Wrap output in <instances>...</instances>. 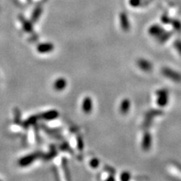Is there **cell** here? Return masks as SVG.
Masks as SVG:
<instances>
[{"label":"cell","instance_id":"obj_8","mask_svg":"<svg viewBox=\"0 0 181 181\" xmlns=\"http://www.w3.org/2000/svg\"><path fill=\"white\" fill-rule=\"evenodd\" d=\"M150 137H149V134H146L143 137V147L144 149H148L149 147V144H150Z\"/></svg>","mask_w":181,"mask_h":181},{"label":"cell","instance_id":"obj_4","mask_svg":"<svg viewBox=\"0 0 181 181\" xmlns=\"http://www.w3.org/2000/svg\"><path fill=\"white\" fill-rule=\"evenodd\" d=\"M36 158V156L35 155H29V156L23 157L20 159L19 165L21 166H27L29 164H31Z\"/></svg>","mask_w":181,"mask_h":181},{"label":"cell","instance_id":"obj_5","mask_svg":"<svg viewBox=\"0 0 181 181\" xmlns=\"http://www.w3.org/2000/svg\"><path fill=\"white\" fill-rule=\"evenodd\" d=\"M131 103L130 101L128 99H125L122 101L121 105H120V111L122 112V113L125 114L127 113L130 110Z\"/></svg>","mask_w":181,"mask_h":181},{"label":"cell","instance_id":"obj_3","mask_svg":"<svg viewBox=\"0 0 181 181\" xmlns=\"http://www.w3.org/2000/svg\"><path fill=\"white\" fill-rule=\"evenodd\" d=\"M66 81L64 78H59L54 83V88L57 90H62L66 88Z\"/></svg>","mask_w":181,"mask_h":181},{"label":"cell","instance_id":"obj_12","mask_svg":"<svg viewBox=\"0 0 181 181\" xmlns=\"http://www.w3.org/2000/svg\"><path fill=\"white\" fill-rule=\"evenodd\" d=\"M90 165L92 168H96L99 165V161L97 158H93L90 162Z\"/></svg>","mask_w":181,"mask_h":181},{"label":"cell","instance_id":"obj_2","mask_svg":"<svg viewBox=\"0 0 181 181\" xmlns=\"http://www.w3.org/2000/svg\"><path fill=\"white\" fill-rule=\"evenodd\" d=\"M54 49V45L51 43H42L38 46L37 50L39 53H48Z\"/></svg>","mask_w":181,"mask_h":181},{"label":"cell","instance_id":"obj_7","mask_svg":"<svg viewBox=\"0 0 181 181\" xmlns=\"http://www.w3.org/2000/svg\"><path fill=\"white\" fill-rule=\"evenodd\" d=\"M120 21H121L122 28L125 29V30H126V29L128 30L129 29V22L128 18H127V16L125 15V14H122L121 15H120Z\"/></svg>","mask_w":181,"mask_h":181},{"label":"cell","instance_id":"obj_6","mask_svg":"<svg viewBox=\"0 0 181 181\" xmlns=\"http://www.w3.org/2000/svg\"><path fill=\"white\" fill-rule=\"evenodd\" d=\"M137 64L142 70H146V71H147V70H149L151 68V64H149L148 61H147L146 60H143V59H140V60H138Z\"/></svg>","mask_w":181,"mask_h":181},{"label":"cell","instance_id":"obj_9","mask_svg":"<svg viewBox=\"0 0 181 181\" xmlns=\"http://www.w3.org/2000/svg\"><path fill=\"white\" fill-rule=\"evenodd\" d=\"M58 113L56 111H49L45 112L44 114V118L46 119H54L58 116Z\"/></svg>","mask_w":181,"mask_h":181},{"label":"cell","instance_id":"obj_10","mask_svg":"<svg viewBox=\"0 0 181 181\" xmlns=\"http://www.w3.org/2000/svg\"><path fill=\"white\" fill-rule=\"evenodd\" d=\"M40 14H41V9H40L39 8H36L33 14V20L36 21V20L38 19L39 17Z\"/></svg>","mask_w":181,"mask_h":181},{"label":"cell","instance_id":"obj_11","mask_svg":"<svg viewBox=\"0 0 181 181\" xmlns=\"http://www.w3.org/2000/svg\"><path fill=\"white\" fill-rule=\"evenodd\" d=\"M131 178V175L128 172H123L121 175L122 180H128Z\"/></svg>","mask_w":181,"mask_h":181},{"label":"cell","instance_id":"obj_1","mask_svg":"<svg viewBox=\"0 0 181 181\" xmlns=\"http://www.w3.org/2000/svg\"><path fill=\"white\" fill-rule=\"evenodd\" d=\"M92 107H93V103H92V100L90 97H87L83 100L82 104V108L83 112H85V113H89L91 112Z\"/></svg>","mask_w":181,"mask_h":181},{"label":"cell","instance_id":"obj_13","mask_svg":"<svg viewBox=\"0 0 181 181\" xmlns=\"http://www.w3.org/2000/svg\"><path fill=\"white\" fill-rule=\"evenodd\" d=\"M22 23H23V27H24L25 29H27V31H31V29H32V27H31L30 24H29L28 22L26 21L25 20L24 21H22Z\"/></svg>","mask_w":181,"mask_h":181}]
</instances>
